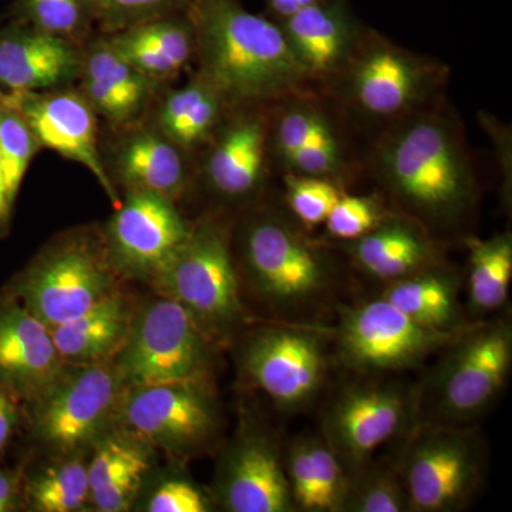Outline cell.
I'll list each match as a JSON object with an SVG mask.
<instances>
[{
  "instance_id": "6da1fadb",
  "label": "cell",
  "mask_w": 512,
  "mask_h": 512,
  "mask_svg": "<svg viewBox=\"0 0 512 512\" xmlns=\"http://www.w3.org/2000/svg\"><path fill=\"white\" fill-rule=\"evenodd\" d=\"M197 36V70L237 107H272L312 92L281 25L239 0H195L188 10Z\"/></svg>"
},
{
  "instance_id": "7a4b0ae2",
  "label": "cell",
  "mask_w": 512,
  "mask_h": 512,
  "mask_svg": "<svg viewBox=\"0 0 512 512\" xmlns=\"http://www.w3.org/2000/svg\"><path fill=\"white\" fill-rule=\"evenodd\" d=\"M380 183L409 217L453 224L477 197L470 154L446 114L424 109L389 126L373 150Z\"/></svg>"
},
{
  "instance_id": "3957f363",
  "label": "cell",
  "mask_w": 512,
  "mask_h": 512,
  "mask_svg": "<svg viewBox=\"0 0 512 512\" xmlns=\"http://www.w3.org/2000/svg\"><path fill=\"white\" fill-rule=\"evenodd\" d=\"M447 74L443 64L365 28L345 69L329 86L356 116L392 126L427 109Z\"/></svg>"
},
{
  "instance_id": "277c9868",
  "label": "cell",
  "mask_w": 512,
  "mask_h": 512,
  "mask_svg": "<svg viewBox=\"0 0 512 512\" xmlns=\"http://www.w3.org/2000/svg\"><path fill=\"white\" fill-rule=\"evenodd\" d=\"M116 356L114 367L128 387L202 383L210 363L204 329L183 305L167 296L133 319Z\"/></svg>"
},
{
  "instance_id": "5b68a950",
  "label": "cell",
  "mask_w": 512,
  "mask_h": 512,
  "mask_svg": "<svg viewBox=\"0 0 512 512\" xmlns=\"http://www.w3.org/2000/svg\"><path fill=\"white\" fill-rule=\"evenodd\" d=\"M153 279L204 330L228 329L244 319L228 232L218 222L192 225L183 248Z\"/></svg>"
},
{
  "instance_id": "8992f818",
  "label": "cell",
  "mask_w": 512,
  "mask_h": 512,
  "mask_svg": "<svg viewBox=\"0 0 512 512\" xmlns=\"http://www.w3.org/2000/svg\"><path fill=\"white\" fill-rule=\"evenodd\" d=\"M484 450L471 430L454 424L421 427L400 463L409 512L463 510L480 485Z\"/></svg>"
},
{
  "instance_id": "52a82bcc",
  "label": "cell",
  "mask_w": 512,
  "mask_h": 512,
  "mask_svg": "<svg viewBox=\"0 0 512 512\" xmlns=\"http://www.w3.org/2000/svg\"><path fill=\"white\" fill-rule=\"evenodd\" d=\"M113 291V266L99 242L76 235L57 242L19 284L25 308L53 329Z\"/></svg>"
},
{
  "instance_id": "ba28073f",
  "label": "cell",
  "mask_w": 512,
  "mask_h": 512,
  "mask_svg": "<svg viewBox=\"0 0 512 512\" xmlns=\"http://www.w3.org/2000/svg\"><path fill=\"white\" fill-rule=\"evenodd\" d=\"M468 329L429 328L380 296L342 312L339 352L357 372H397L450 348Z\"/></svg>"
},
{
  "instance_id": "9c48e42d",
  "label": "cell",
  "mask_w": 512,
  "mask_h": 512,
  "mask_svg": "<svg viewBox=\"0 0 512 512\" xmlns=\"http://www.w3.org/2000/svg\"><path fill=\"white\" fill-rule=\"evenodd\" d=\"M242 261L259 292L278 305L311 301L329 284L326 255L285 218H249L239 238Z\"/></svg>"
},
{
  "instance_id": "30bf717a",
  "label": "cell",
  "mask_w": 512,
  "mask_h": 512,
  "mask_svg": "<svg viewBox=\"0 0 512 512\" xmlns=\"http://www.w3.org/2000/svg\"><path fill=\"white\" fill-rule=\"evenodd\" d=\"M434 382V410L446 424L473 421L494 402L512 365L510 323L473 326L451 345Z\"/></svg>"
},
{
  "instance_id": "8fae6325",
  "label": "cell",
  "mask_w": 512,
  "mask_h": 512,
  "mask_svg": "<svg viewBox=\"0 0 512 512\" xmlns=\"http://www.w3.org/2000/svg\"><path fill=\"white\" fill-rule=\"evenodd\" d=\"M116 367L97 363L62 373L40 394L36 429L47 446L72 453L99 437L123 390Z\"/></svg>"
},
{
  "instance_id": "7c38bea8",
  "label": "cell",
  "mask_w": 512,
  "mask_h": 512,
  "mask_svg": "<svg viewBox=\"0 0 512 512\" xmlns=\"http://www.w3.org/2000/svg\"><path fill=\"white\" fill-rule=\"evenodd\" d=\"M410 390L392 383L356 384L343 390L323 416V439L349 474L370 463L412 417Z\"/></svg>"
},
{
  "instance_id": "4fadbf2b",
  "label": "cell",
  "mask_w": 512,
  "mask_h": 512,
  "mask_svg": "<svg viewBox=\"0 0 512 512\" xmlns=\"http://www.w3.org/2000/svg\"><path fill=\"white\" fill-rule=\"evenodd\" d=\"M192 225L174 201L143 191L126 192L106 228L113 269L156 278L190 237Z\"/></svg>"
},
{
  "instance_id": "5bb4252c",
  "label": "cell",
  "mask_w": 512,
  "mask_h": 512,
  "mask_svg": "<svg viewBox=\"0 0 512 512\" xmlns=\"http://www.w3.org/2000/svg\"><path fill=\"white\" fill-rule=\"evenodd\" d=\"M100 136L104 170L117 191H143L177 202L195 175V156L165 136L150 119L109 127Z\"/></svg>"
},
{
  "instance_id": "9a60e30c",
  "label": "cell",
  "mask_w": 512,
  "mask_h": 512,
  "mask_svg": "<svg viewBox=\"0 0 512 512\" xmlns=\"http://www.w3.org/2000/svg\"><path fill=\"white\" fill-rule=\"evenodd\" d=\"M326 362L318 333L285 326L255 332L242 355L249 379L285 410L302 409L318 394Z\"/></svg>"
},
{
  "instance_id": "2e32d148",
  "label": "cell",
  "mask_w": 512,
  "mask_h": 512,
  "mask_svg": "<svg viewBox=\"0 0 512 512\" xmlns=\"http://www.w3.org/2000/svg\"><path fill=\"white\" fill-rule=\"evenodd\" d=\"M3 100L22 114L40 147L49 148L87 168L114 207H119V191L111 184L101 158L99 116L77 86L33 93H3Z\"/></svg>"
},
{
  "instance_id": "e0dca14e",
  "label": "cell",
  "mask_w": 512,
  "mask_h": 512,
  "mask_svg": "<svg viewBox=\"0 0 512 512\" xmlns=\"http://www.w3.org/2000/svg\"><path fill=\"white\" fill-rule=\"evenodd\" d=\"M271 107H237L228 111L200 151L198 173L221 200H251L265 183L269 158Z\"/></svg>"
},
{
  "instance_id": "ac0fdd59",
  "label": "cell",
  "mask_w": 512,
  "mask_h": 512,
  "mask_svg": "<svg viewBox=\"0 0 512 512\" xmlns=\"http://www.w3.org/2000/svg\"><path fill=\"white\" fill-rule=\"evenodd\" d=\"M121 416L134 436L171 451L201 446L217 427L214 403L197 382L130 387Z\"/></svg>"
},
{
  "instance_id": "d6986e66",
  "label": "cell",
  "mask_w": 512,
  "mask_h": 512,
  "mask_svg": "<svg viewBox=\"0 0 512 512\" xmlns=\"http://www.w3.org/2000/svg\"><path fill=\"white\" fill-rule=\"evenodd\" d=\"M279 25L309 82L323 86L345 69L365 30L348 0H322Z\"/></svg>"
},
{
  "instance_id": "ffe728a7",
  "label": "cell",
  "mask_w": 512,
  "mask_h": 512,
  "mask_svg": "<svg viewBox=\"0 0 512 512\" xmlns=\"http://www.w3.org/2000/svg\"><path fill=\"white\" fill-rule=\"evenodd\" d=\"M77 83V89L109 127L146 119L163 89L138 73L99 32L82 47Z\"/></svg>"
},
{
  "instance_id": "44dd1931",
  "label": "cell",
  "mask_w": 512,
  "mask_h": 512,
  "mask_svg": "<svg viewBox=\"0 0 512 512\" xmlns=\"http://www.w3.org/2000/svg\"><path fill=\"white\" fill-rule=\"evenodd\" d=\"M218 491L227 511H296L284 457L265 434H244L229 448Z\"/></svg>"
},
{
  "instance_id": "7402d4cb",
  "label": "cell",
  "mask_w": 512,
  "mask_h": 512,
  "mask_svg": "<svg viewBox=\"0 0 512 512\" xmlns=\"http://www.w3.org/2000/svg\"><path fill=\"white\" fill-rule=\"evenodd\" d=\"M82 47L28 25L0 33V90L43 92L77 83Z\"/></svg>"
},
{
  "instance_id": "603a6c76",
  "label": "cell",
  "mask_w": 512,
  "mask_h": 512,
  "mask_svg": "<svg viewBox=\"0 0 512 512\" xmlns=\"http://www.w3.org/2000/svg\"><path fill=\"white\" fill-rule=\"evenodd\" d=\"M345 245L360 271L387 284L441 265L436 242L409 215L390 214L365 237Z\"/></svg>"
},
{
  "instance_id": "cb8c5ba5",
  "label": "cell",
  "mask_w": 512,
  "mask_h": 512,
  "mask_svg": "<svg viewBox=\"0 0 512 512\" xmlns=\"http://www.w3.org/2000/svg\"><path fill=\"white\" fill-rule=\"evenodd\" d=\"M52 333L25 306L0 309V379L39 397L63 373Z\"/></svg>"
},
{
  "instance_id": "d4e9b609",
  "label": "cell",
  "mask_w": 512,
  "mask_h": 512,
  "mask_svg": "<svg viewBox=\"0 0 512 512\" xmlns=\"http://www.w3.org/2000/svg\"><path fill=\"white\" fill-rule=\"evenodd\" d=\"M104 36L128 64L160 87L177 79L197 55V36L188 13Z\"/></svg>"
},
{
  "instance_id": "484cf974",
  "label": "cell",
  "mask_w": 512,
  "mask_h": 512,
  "mask_svg": "<svg viewBox=\"0 0 512 512\" xmlns=\"http://www.w3.org/2000/svg\"><path fill=\"white\" fill-rule=\"evenodd\" d=\"M229 110L214 84L197 70L183 86L161 89L147 117L165 136L197 157Z\"/></svg>"
},
{
  "instance_id": "4316f807",
  "label": "cell",
  "mask_w": 512,
  "mask_h": 512,
  "mask_svg": "<svg viewBox=\"0 0 512 512\" xmlns=\"http://www.w3.org/2000/svg\"><path fill=\"white\" fill-rule=\"evenodd\" d=\"M133 319L126 299L111 291L82 315L50 329V333L63 362L97 365L119 353Z\"/></svg>"
},
{
  "instance_id": "83f0119b",
  "label": "cell",
  "mask_w": 512,
  "mask_h": 512,
  "mask_svg": "<svg viewBox=\"0 0 512 512\" xmlns=\"http://www.w3.org/2000/svg\"><path fill=\"white\" fill-rule=\"evenodd\" d=\"M382 298L429 328L453 330L464 326L460 325L457 276L441 265L389 282Z\"/></svg>"
},
{
  "instance_id": "f1b7e54d",
  "label": "cell",
  "mask_w": 512,
  "mask_h": 512,
  "mask_svg": "<svg viewBox=\"0 0 512 512\" xmlns=\"http://www.w3.org/2000/svg\"><path fill=\"white\" fill-rule=\"evenodd\" d=\"M468 302L476 313L497 311L507 302L512 281V235L467 241Z\"/></svg>"
},
{
  "instance_id": "f546056e",
  "label": "cell",
  "mask_w": 512,
  "mask_h": 512,
  "mask_svg": "<svg viewBox=\"0 0 512 512\" xmlns=\"http://www.w3.org/2000/svg\"><path fill=\"white\" fill-rule=\"evenodd\" d=\"M19 23L83 47L97 33L87 0H18Z\"/></svg>"
},
{
  "instance_id": "4dcf8cb0",
  "label": "cell",
  "mask_w": 512,
  "mask_h": 512,
  "mask_svg": "<svg viewBox=\"0 0 512 512\" xmlns=\"http://www.w3.org/2000/svg\"><path fill=\"white\" fill-rule=\"evenodd\" d=\"M342 512H409L400 466L370 467L369 463L350 474Z\"/></svg>"
},
{
  "instance_id": "1f68e13d",
  "label": "cell",
  "mask_w": 512,
  "mask_h": 512,
  "mask_svg": "<svg viewBox=\"0 0 512 512\" xmlns=\"http://www.w3.org/2000/svg\"><path fill=\"white\" fill-rule=\"evenodd\" d=\"M89 495L87 466L79 461L47 468L29 487L33 508L40 512L79 510Z\"/></svg>"
},
{
  "instance_id": "d6a6232c",
  "label": "cell",
  "mask_w": 512,
  "mask_h": 512,
  "mask_svg": "<svg viewBox=\"0 0 512 512\" xmlns=\"http://www.w3.org/2000/svg\"><path fill=\"white\" fill-rule=\"evenodd\" d=\"M42 150L29 124L18 110L0 100V161L5 170L10 200L15 204L20 185L33 157Z\"/></svg>"
},
{
  "instance_id": "836d02e7",
  "label": "cell",
  "mask_w": 512,
  "mask_h": 512,
  "mask_svg": "<svg viewBox=\"0 0 512 512\" xmlns=\"http://www.w3.org/2000/svg\"><path fill=\"white\" fill-rule=\"evenodd\" d=\"M195 0H87L97 32L113 35L150 20L188 13Z\"/></svg>"
},
{
  "instance_id": "e575fe53",
  "label": "cell",
  "mask_w": 512,
  "mask_h": 512,
  "mask_svg": "<svg viewBox=\"0 0 512 512\" xmlns=\"http://www.w3.org/2000/svg\"><path fill=\"white\" fill-rule=\"evenodd\" d=\"M285 201L289 211L306 228L325 224L342 197V184L322 177L284 174Z\"/></svg>"
},
{
  "instance_id": "d590c367",
  "label": "cell",
  "mask_w": 512,
  "mask_h": 512,
  "mask_svg": "<svg viewBox=\"0 0 512 512\" xmlns=\"http://www.w3.org/2000/svg\"><path fill=\"white\" fill-rule=\"evenodd\" d=\"M392 212L386 210L377 195H350L342 197L326 218V231L330 237L342 242H352L365 237Z\"/></svg>"
},
{
  "instance_id": "8d00e7d4",
  "label": "cell",
  "mask_w": 512,
  "mask_h": 512,
  "mask_svg": "<svg viewBox=\"0 0 512 512\" xmlns=\"http://www.w3.org/2000/svg\"><path fill=\"white\" fill-rule=\"evenodd\" d=\"M147 470V453L136 441L104 440L97 448L92 463L87 466L90 493L117 478L130 473H146Z\"/></svg>"
},
{
  "instance_id": "74e56055",
  "label": "cell",
  "mask_w": 512,
  "mask_h": 512,
  "mask_svg": "<svg viewBox=\"0 0 512 512\" xmlns=\"http://www.w3.org/2000/svg\"><path fill=\"white\" fill-rule=\"evenodd\" d=\"M286 477L296 511L319 512L318 485L313 463L311 437L293 441L284 458Z\"/></svg>"
},
{
  "instance_id": "f35d334b",
  "label": "cell",
  "mask_w": 512,
  "mask_h": 512,
  "mask_svg": "<svg viewBox=\"0 0 512 512\" xmlns=\"http://www.w3.org/2000/svg\"><path fill=\"white\" fill-rule=\"evenodd\" d=\"M210 503L190 481L168 480L154 491L147 503L150 512H207Z\"/></svg>"
},
{
  "instance_id": "ab89813d",
  "label": "cell",
  "mask_w": 512,
  "mask_h": 512,
  "mask_svg": "<svg viewBox=\"0 0 512 512\" xmlns=\"http://www.w3.org/2000/svg\"><path fill=\"white\" fill-rule=\"evenodd\" d=\"M146 473H130L97 488L90 493L94 505L101 512H123L131 507Z\"/></svg>"
},
{
  "instance_id": "60d3db41",
  "label": "cell",
  "mask_w": 512,
  "mask_h": 512,
  "mask_svg": "<svg viewBox=\"0 0 512 512\" xmlns=\"http://www.w3.org/2000/svg\"><path fill=\"white\" fill-rule=\"evenodd\" d=\"M322 0H264L268 18L281 23L298 13L299 10L309 8Z\"/></svg>"
},
{
  "instance_id": "b9f144b4",
  "label": "cell",
  "mask_w": 512,
  "mask_h": 512,
  "mask_svg": "<svg viewBox=\"0 0 512 512\" xmlns=\"http://www.w3.org/2000/svg\"><path fill=\"white\" fill-rule=\"evenodd\" d=\"M16 423L15 404L0 390V451L6 447Z\"/></svg>"
},
{
  "instance_id": "7bdbcfd3",
  "label": "cell",
  "mask_w": 512,
  "mask_h": 512,
  "mask_svg": "<svg viewBox=\"0 0 512 512\" xmlns=\"http://www.w3.org/2000/svg\"><path fill=\"white\" fill-rule=\"evenodd\" d=\"M15 497V480L9 474L0 473V512L12 510Z\"/></svg>"
},
{
  "instance_id": "ee69618b",
  "label": "cell",
  "mask_w": 512,
  "mask_h": 512,
  "mask_svg": "<svg viewBox=\"0 0 512 512\" xmlns=\"http://www.w3.org/2000/svg\"><path fill=\"white\" fill-rule=\"evenodd\" d=\"M13 201L10 200L8 185H6L5 170L0 161V227L8 224L10 212H12Z\"/></svg>"
},
{
  "instance_id": "f6af8a7d",
  "label": "cell",
  "mask_w": 512,
  "mask_h": 512,
  "mask_svg": "<svg viewBox=\"0 0 512 512\" xmlns=\"http://www.w3.org/2000/svg\"><path fill=\"white\" fill-rule=\"evenodd\" d=\"M3 92L0 90V100H2Z\"/></svg>"
}]
</instances>
